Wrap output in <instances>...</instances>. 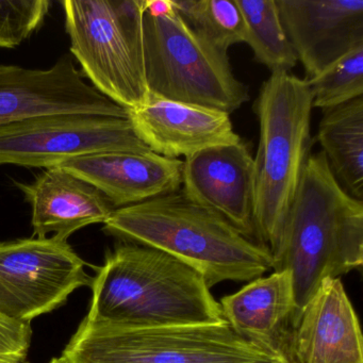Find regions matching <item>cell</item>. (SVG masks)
Returning a JSON list of instances; mask_svg holds the SVG:
<instances>
[{
  "label": "cell",
  "instance_id": "cell-1",
  "mask_svg": "<svg viewBox=\"0 0 363 363\" xmlns=\"http://www.w3.org/2000/svg\"><path fill=\"white\" fill-rule=\"evenodd\" d=\"M271 255L274 272L291 273L299 316L323 280L362 265L363 201L342 188L324 152L308 158Z\"/></svg>",
  "mask_w": 363,
  "mask_h": 363
},
{
  "label": "cell",
  "instance_id": "cell-2",
  "mask_svg": "<svg viewBox=\"0 0 363 363\" xmlns=\"http://www.w3.org/2000/svg\"><path fill=\"white\" fill-rule=\"evenodd\" d=\"M86 318L130 326L227 323L203 276L161 250L121 241L92 278Z\"/></svg>",
  "mask_w": 363,
  "mask_h": 363
},
{
  "label": "cell",
  "instance_id": "cell-3",
  "mask_svg": "<svg viewBox=\"0 0 363 363\" xmlns=\"http://www.w3.org/2000/svg\"><path fill=\"white\" fill-rule=\"evenodd\" d=\"M103 230L178 259L199 272L210 289L224 281H252L272 269L267 246L244 237L182 190L114 210Z\"/></svg>",
  "mask_w": 363,
  "mask_h": 363
},
{
  "label": "cell",
  "instance_id": "cell-4",
  "mask_svg": "<svg viewBox=\"0 0 363 363\" xmlns=\"http://www.w3.org/2000/svg\"><path fill=\"white\" fill-rule=\"evenodd\" d=\"M313 101L306 79L272 73L259 91L255 165L254 224L257 240L273 252L311 155Z\"/></svg>",
  "mask_w": 363,
  "mask_h": 363
},
{
  "label": "cell",
  "instance_id": "cell-5",
  "mask_svg": "<svg viewBox=\"0 0 363 363\" xmlns=\"http://www.w3.org/2000/svg\"><path fill=\"white\" fill-rule=\"evenodd\" d=\"M50 363H282L227 323L130 326L86 318Z\"/></svg>",
  "mask_w": 363,
  "mask_h": 363
},
{
  "label": "cell",
  "instance_id": "cell-6",
  "mask_svg": "<svg viewBox=\"0 0 363 363\" xmlns=\"http://www.w3.org/2000/svg\"><path fill=\"white\" fill-rule=\"evenodd\" d=\"M145 0H67L65 30L84 79L130 111L150 96L145 79Z\"/></svg>",
  "mask_w": 363,
  "mask_h": 363
},
{
  "label": "cell",
  "instance_id": "cell-7",
  "mask_svg": "<svg viewBox=\"0 0 363 363\" xmlns=\"http://www.w3.org/2000/svg\"><path fill=\"white\" fill-rule=\"evenodd\" d=\"M145 79L152 96L233 113L250 101L228 55L193 31L178 12L143 13Z\"/></svg>",
  "mask_w": 363,
  "mask_h": 363
},
{
  "label": "cell",
  "instance_id": "cell-8",
  "mask_svg": "<svg viewBox=\"0 0 363 363\" xmlns=\"http://www.w3.org/2000/svg\"><path fill=\"white\" fill-rule=\"evenodd\" d=\"M65 240L30 238L0 242V315L30 323L67 301L92 278Z\"/></svg>",
  "mask_w": 363,
  "mask_h": 363
},
{
  "label": "cell",
  "instance_id": "cell-9",
  "mask_svg": "<svg viewBox=\"0 0 363 363\" xmlns=\"http://www.w3.org/2000/svg\"><path fill=\"white\" fill-rule=\"evenodd\" d=\"M103 152H152L129 118L65 114L0 128V167L50 169L67 159Z\"/></svg>",
  "mask_w": 363,
  "mask_h": 363
},
{
  "label": "cell",
  "instance_id": "cell-10",
  "mask_svg": "<svg viewBox=\"0 0 363 363\" xmlns=\"http://www.w3.org/2000/svg\"><path fill=\"white\" fill-rule=\"evenodd\" d=\"M65 114L129 118L127 110L86 84L69 55L50 69L0 65V128Z\"/></svg>",
  "mask_w": 363,
  "mask_h": 363
},
{
  "label": "cell",
  "instance_id": "cell-11",
  "mask_svg": "<svg viewBox=\"0 0 363 363\" xmlns=\"http://www.w3.org/2000/svg\"><path fill=\"white\" fill-rule=\"evenodd\" d=\"M254 188V158L243 141L207 148L184 161L182 192L224 218L244 237L258 242Z\"/></svg>",
  "mask_w": 363,
  "mask_h": 363
},
{
  "label": "cell",
  "instance_id": "cell-12",
  "mask_svg": "<svg viewBox=\"0 0 363 363\" xmlns=\"http://www.w3.org/2000/svg\"><path fill=\"white\" fill-rule=\"evenodd\" d=\"M276 5L305 79L363 46V0H276Z\"/></svg>",
  "mask_w": 363,
  "mask_h": 363
},
{
  "label": "cell",
  "instance_id": "cell-13",
  "mask_svg": "<svg viewBox=\"0 0 363 363\" xmlns=\"http://www.w3.org/2000/svg\"><path fill=\"white\" fill-rule=\"evenodd\" d=\"M227 324L242 339L282 363H297L294 335L298 322L289 271L252 280L220 301Z\"/></svg>",
  "mask_w": 363,
  "mask_h": 363
},
{
  "label": "cell",
  "instance_id": "cell-14",
  "mask_svg": "<svg viewBox=\"0 0 363 363\" xmlns=\"http://www.w3.org/2000/svg\"><path fill=\"white\" fill-rule=\"evenodd\" d=\"M57 167L94 186L118 209L179 191L184 161L152 152H103Z\"/></svg>",
  "mask_w": 363,
  "mask_h": 363
},
{
  "label": "cell",
  "instance_id": "cell-15",
  "mask_svg": "<svg viewBox=\"0 0 363 363\" xmlns=\"http://www.w3.org/2000/svg\"><path fill=\"white\" fill-rule=\"evenodd\" d=\"M128 113L140 139L152 152L167 158H188L207 148L242 141L230 114L209 108L150 95Z\"/></svg>",
  "mask_w": 363,
  "mask_h": 363
},
{
  "label": "cell",
  "instance_id": "cell-16",
  "mask_svg": "<svg viewBox=\"0 0 363 363\" xmlns=\"http://www.w3.org/2000/svg\"><path fill=\"white\" fill-rule=\"evenodd\" d=\"M297 363H363L358 316L341 278H326L303 308L294 335Z\"/></svg>",
  "mask_w": 363,
  "mask_h": 363
},
{
  "label": "cell",
  "instance_id": "cell-17",
  "mask_svg": "<svg viewBox=\"0 0 363 363\" xmlns=\"http://www.w3.org/2000/svg\"><path fill=\"white\" fill-rule=\"evenodd\" d=\"M16 184L33 210L37 238L55 233L67 241L84 227L105 224L116 210L97 189L58 167L46 169L31 184Z\"/></svg>",
  "mask_w": 363,
  "mask_h": 363
},
{
  "label": "cell",
  "instance_id": "cell-18",
  "mask_svg": "<svg viewBox=\"0 0 363 363\" xmlns=\"http://www.w3.org/2000/svg\"><path fill=\"white\" fill-rule=\"evenodd\" d=\"M316 140L342 188L363 201V96L323 110Z\"/></svg>",
  "mask_w": 363,
  "mask_h": 363
},
{
  "label": "cell",
  "instance_id": "cell-19",
  "mask_svg": "<svg viewBox=\"0 0 363 363\" xmlns=\"http://www.w3.org/2000/svg\"><path fill=\"white\" fill-rule=\"evenodd\" d=\"M235 4L245 21V44L255 60L272 73L290 72L298 59L282 26L276 0H235Z\"/></svg>",
  "mask_w": 363,
  "mask_h": 363
},
{
  "label": "cell",
  "instance_id": "cell-20",
  "mask_svg": "<svg viewBox=\"0 0 363 363\" xmlns=\"http://www.w3.org/2000/svg\"><path fill=\"white\" fill-rule=\"evenodd\" d=\"M172 1L186 25L220 52L245 43L247 29L235 0Z\"/></svg>",
  "mask_w": 363,
  "mask_h": 363
},
{
  "label": "cell",
  "instance_id": "cell-21",
  "mask_svg": "<svg viewBox=\"0 0 363 363\" xmlns=\"http://www.w3.org/2000/svg\"><path fill=\"white\" fill-rule=\"evenodd\" d=\"M306 82L311 92L313 108L330 109L363 96V46Z\"/></svg>",
  "mask_w": 363,
  "mask_h": 363
},
{
  "label": "cell",
  "instance_id": "cell-22",
  "mask_svg": "<svg viewBox=\"0 0 363 363\" xmlns=\"http://www.w3.org/2000/svg\"><path fill=\"white\" fill-rule=\"evenodd\" d=\"M48 0H0V48H14L45 22Z\"/></svg>",
  "mask_w": 363,
  "mask_h": 363
},
{
  "label": "cell",
  "instance_id": "cell-23",
  "mask_svg": "<svg viewBox=\"0 0 363 363\" xmlns=\"http://www.w3.org/2000/svg\"><path fill=\"white\" fill-rule=\"evenodd\" d=\"M30 323L0 315V363H24L30 347Z\"/></svg>",
  "mask_w": 363,
  "mask_h": 363
},
{
  "label": "cell",
  "instance_id": "cell-24",
  "mask_svg": "<svg viewBox=\"0 0 363 363\" xmlns=\"http://www.w3.org/2000/svg\"><path fill=\"white\" fill-rule=\"evenodd\" d=\"M144 12L152 16H167L175 12L172 0H145Z\"/></svg>",
  "mask_w": 363,
  "mask_h": 363
},
{
  "label": "cell",
  "instance_id": "cell-25",
  "mask_svg": "<svg viewBox=\"0 0 363 363\" xmlns=\"http://www.w3.org/2000/svg\"><path fill=\"white\" fill-rule=\"evenodd\" d=\"M24 363H29V362H24Z\"/></svg>",
  "mask_w": 363,
  "mask_h": 363
}]
</instances>
